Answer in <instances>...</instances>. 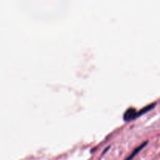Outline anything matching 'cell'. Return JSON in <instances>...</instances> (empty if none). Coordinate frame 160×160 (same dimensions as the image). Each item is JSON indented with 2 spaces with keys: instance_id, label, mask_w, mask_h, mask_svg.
Instances as JSON below:
<instances>
[{
  "instance_id": "obj_1",
  "label": "cell",
  "mask_w": 160,
  "mask_h": 160,
  "mask_svg": "<svg viewBox=\"0 0 160 160\" xmlns=\"http://www.w3.org/2000/svg\"><path fill=\"white\" fill-rule=\"evenodd\" d=\"M138 117V111L134 108H130L124 113L123 118L125 120H131Z\"/></svg>"
},
{
  "instance_id": "obj_2",
  "label": "cell",
  "mask_w": 160,
  "mask_h": 160,
  "mask_svg": "<svg viewBox=\"0 0 160 160\" xmlns=\"http://www.w3.org/2000/svg\"><path fill=\"white\" fill-rule=\"evenodd\" d=\"M147 143H148V142H145V143H143V144H142V145H141L140 146H139V147H138V148H136V149H134V151L133 152V153H132V154H131V156H130L129 157H128V159H127L126 160H131V159H133V158H134V156H135L136 155H137L138 153L139 152H140L141 150H142V148H144V147H145V146H146Z\"/></svg>"
}]
</instances>
